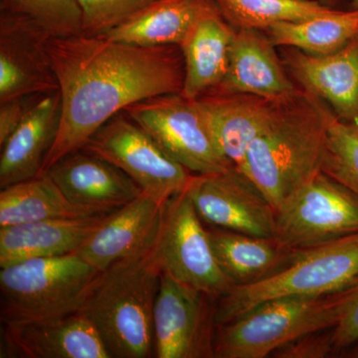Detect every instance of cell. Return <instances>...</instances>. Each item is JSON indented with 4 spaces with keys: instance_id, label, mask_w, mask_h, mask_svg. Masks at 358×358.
I'll use <instances>...</instances> for the list:
<instances>
[{
    "instance_id": "obj_27",
    "label": "cell",
    "mask_w": 358,
    "mask_h": 358,
    "mask_svg": "<svg viewBox=\"0 0 358 358\" xmlns=\"http://www.w3.org/2000/svg\"><path fill=\"white\" fill-rule=\"evenodd\" d=\"M235 29L264 30L282 22H296L322 15L334 8L315 0H214Z\"/></svg>"
},
{
    "instance_id": "obj_35",
    "label": "cell",
    "mask_w": 358,
    "mask_h": 358,
    "mask_svg": "<svg viewBox=\"0 0 358 358\" xmlns=\"http://www.w3.org/2000/svg\"><path fill=\"white\" fill-rule=\"evenodd\" d=\"M350 9H358V0H352Z\"/></svg>"
},
{
    "instance_id": "obj_18",
    "label": "cell",
    "mask_w": 358,
    "mask_h": 358,
    "mask_svg": "<svg viewBox=\"0 0 358 358\" xmlns=\"http://www.w3.org/2000/svg\"><path fill=\"white\" fill-rule=\"evenodd\" d=\"M293 96L273 100L250 94L208 93L199 101L208 115L221 154L231 166L241 169L250 145L275 122Z\"/></svg>"
},
{
    "instance_id": "obj_23",
    "label": "cell",
    "mask_w": 358,
    "mask_h": 358,
    "mask_svg": "<svg viewBox=\"0 0 358 358\" xmlns=\"http://www.w3.org/2000/svg\"><path fill=\"white\" fill-rule=\"evenodd\" d=\"M209 238L219 267L233 286H245L277 272L293 251L275 238L259 237L213 227Z\"/></svg>"
},
{
    "instance_id": "obj_6",
    "label": "cell",
    "mask_w": 358,
    "mask_h": 358,
    "mask_svg": "<svg viewBox=\"0 0 358 358\" xmlns=\"http://www.w3.org/2000/svg\"><path fill=\"white\" fill-rule=\"evenodd\" d=\"M336 322L334 294L272 299L216 327L214 357H267L301 336L333 329Z\"/></svg>"
},
{
    "instance_id": "obj_10",
    "label": "cell",
    "mask_w": 358,
    "mask_h": 358,
    "mask_svg": "<svg viewBox=\"0 0 358 358\" xmlns=\"http://www.w3.org/2000/svg\"><path fill=\"white\" fill-rule=\"evenodd\" d=\"M83 150L109 160L143 193L164 203L185 192L192 176L124 112L101 127Z\"/></svg>"
},
{
    "instance_id": "obj_2",
    "label": "cell",
    "mask_w": 358,
    "mask_h": 358,
    "mask_svg": "<svg viewBox=\"0 0 358 358\" xmlns=\"http://www.w3.org/2000/svg\"><path fill=\"white\" fill-rule=\"evenodd\" d=\"M334 117L326 103L301 90L250 145L239 171L275 210L322 171Z\"/></svg>"
},
{
    "instance_id": "obj_14",
    "label": "cell",
    "mask_w": 358,
    "mask_h": 358,
    "mask_svg": "<svg viewBox=\"0 0 358 358\" xmlns=\"http://www.w3.org/2000/svg\"><path fill=\"white\" fill-rule=\"evenodd\" d=\"M166 204L141 193L108 214L76 253L101 272L122 261L148 255L159 237Z\"/></svg>"
},
{
    "instance_id": "obj_31",
    "label": "cell",
    "mask_w": 358,
    "mask_h": 358,
    "mask_svg": "<svg viewBox=\"0 0 358 358\" xmlns=\"http://www.w3.org/2000/svg\"><path fill=\"white\" fill-rule=\"evenodd\" d=\"M336 322L331 331L334 352L358 341V280L348 288L334 294Z\"/></svg>"
},
{
    "instance_id": "obj_29",
    "label": "cell",
    "mask_w": 358,
    "mask_h": 358,
    "mask_svg": "<svg viewBox=\"0 0 358 358\" xmlns=\"http://www.w3.org/2000/svg\"><path fill=\"white\" fill-rule=\"evenodd\" d=\"M322 171L358 197V120L343 122L334 115Z\"/></svg>"
},
{
    "instance_id": "obj_4",
    "label": "cell",
    "mask_w": 358,
    "mask_h": 358,
    "mask_svg": "<svg viewBox=\"0 0 358 358\" xmlns=\"http://www.w3.org/2000/svg\"><path fill=\"white\" fill-rule=\"evenodd\" d=\"M101 273L77 253L30 259L1 268L2 324L83 312Z\"/></svg>"
},
{
    "instance_id": "obj_25",
    "label": "cell",
    "mask_w": 358,
    "mask_h": 358,
    "mask_svg": "<svg viewBox=\"0 0 358 358\" xmlns=\"http://www.w3.org/2000/svg\"><path fill=\"white\" fill-rule=\"evenodd\" d=\"M206 1L157 0L103 37L136 46H179Z\"/></svg>"
},
{
    "instance_id": "obj_28",
    "label": "cell",
    "mask_w": 358,
    "mask_h": 358,
    "mask_svg": "<svg viewBox=\"0 0 358 358\" xmlns=\"http://www.w3.org/2000/svg\"><path fill=\"white\" fill-rule=\"evenodd\" d=\"M0 11L30 18L51 37L83 34V18L78 0H0Z\"/></svg>"
},
{
    "instance_id": "obj_19",
    "label": "cell",
    "mask_w": 358,
    "mask_h": 358,
    "mask_svg": "<svg viewBox=\"0 0 358 358\" xmlns=\"http://www.w3.org/2000/svg\"><path fill=\"white\" fill-rule=\"evenodd\" d=\"M73 203L114 211L140 196V186L109 160L79 150L45 173Z\"/></svg>"
},
{
    "instance_id": "obj_21",
    "label": "cell",
    "mask_w": 358,
    "mask_h": 358,
    "mask_svg": "<svg viewBox=\"0 0 358 358\" xmlns=\"http://www.w3.org/2000/svg\"><path fill=\"white\" fill-rule=\"evenodd\" d=\"M61 122L59 91L40 99L1 148L0 187L39 176L50 152Z\"/></svg>"
},
{
    "instance_id": "obj_15",
    "label": "cell",
    "mask_w": 358,
    "mask_h": 358,
    "mask_svg": "<svg viewBox=\"0 0 358 358\" xmlns=\"http://www.w3.org/2000/svg\"><path fill=\"white\" fill-rule=\"evenodd\" d=\"M285 67L294 83L320 99L343 122L358 120V34L327 56L281 47Z\"/></svg>"
},
{
    "instance_id": "obj_20",
    "label": "cell",
    "mask_w": 358,
    "mask_h": 358,
    "mask_svg": "<svg viewBox=\"0 0 358 358\" xmlns=\"http://www.w3.org/2000/svg\"><path fill=\"white\" fill-rule=\"evenodd\" d=\"M234 32L235 28L225 20L214 0H207L179 45L185 71L181 95L195 100L222 82L227 72Z\"/></svg>"
},
{
    "instance_id": "obj_34",
    "label": "cell",
    "mask_w": 358,
    "mask_h": 358,
    "mask_svg": "<svg viewBox=\"0 0 358 358\" xmlns=\"http://www.w3.org/2000/svg\"><path fill=\"white\" fill-rule=\"evenodd\" d=\"M315 1L334 9H350L352 0H315Z\"/></svg>"
},
{
    "instance_id": "obj_16",
    "label": "cell",
    "mask_w": 358,
    "mask_h": 358,
    "mask_svg": "<svg viewBox=\"0 0 358 358\" xmlns=\"http://www.w3.org/2000/svg\"><path fill=\"white\" fill-rule=\"evenodd\" d=\"M1 357L110 358L84 312L4 324Z\"/></svg>"
},
{
    "instance_id": "obj_8",
    "label": "cell",
    "mask_w": 358,
    "mask_h": 358,
    "mask_svg": "<svg viewBox=\"0 0 358 358\" xmlns=\"http://www.w3.org/2000/svg\"><path fill=\"white\" fill-rule=\"evenodd\" d=\"M358 232V197L320 171L275 210L274 238L289 251Z\"/></svg>"
},
{
    "instance_id": "obj_33",
    "label": "cell",
    "mask_w": 358,
    "mask_h": 358,
    "mask_svg": "<svg viewBox=\"0 0 358 358\" xmlns=\"http://www.w3.org/2000/svg\"><path fill=\"white\" fill-rule=\"evenodd\" d=\"M43 96L38 94L18 96L0 102V145L20 126Z\"/></svg>"
},
{
    "instance_id": "obj_22",
    "label": "cell",
    "mask_w": 358,
    "mask_h": 358,
    "mask_svg": "<svg viewBox=\"0 0 358 358\" xmlns=\"http://www.w3.org/2000/svg\"><path fill=\"white\" fill-rule=\"evenodd\" d=\"M108 214L0 227V268L30 259L76 253Z\"/></svg>"
},
{
    "instance_id": "obj_11",
    "label": "cell",
    "mask_w": 358,
    "mask_h": 358,
    "mask_svg": "<svg viewBox=\"0 0 358 358\" xmlns=\"http://www.w3.org/2000/svg\"><path fill=\"white\" fill-rule=\"evenodd\" d=\"M217 299L162 273L154 313L157 358H215Z\"/></svg>"
},
{
    "instance_id": "obj_32",
    "label": "cell",
    "mask_w": 358,
    "mask_h": 358,
    "mask_svg": "<svg viewBox=\"0 0 358 358\" xmlns=\"http://www.w3.org/2000/svg\"><path fill=\"white\" fill-rule=\"evenodd\" d=\"M334 352L331 329L306 334L275 352L281 358H322Z\"/></svg>"
},
{
    "instance_id": "obj_9",
    "label": "cell",
    "mask_w": 358,
    "mask_h": 358,
    "mask_svg": "<svg viewBox=\"0 0 358 358\" xmlns=\"http://www.w3.org/2000/svg\"><path fill=\"white\" fill-rule=\"evenodd\" d=\"M160 272L218 299L233 285L219 267L203 221L186 192L166 202L159 237L150 252Z\"/></svg>"
},
{
    "instance_id": "obj_12",
    "label": "cell",
    "mask_w": 358,
    "mask_h": 358,
    "mask_svg": "<svg viewBox=\"0 0 358 358\" xmlns=\"http://www.w3.org/2000/svg\"><path fill=\"white\" fill-rule=\"evenodd\" d=\"M185 192L203 223L253 236L274 238V207L236 167L222 173L192 174Z\"/></svg>"
},
{
    "instance_id": "obj_17",
    "label": "cell",
    "mask_w": 358,
    "mask_h": 358,
    "mask_svg": "<svg viewBox=\"0 0 358 358\" xmlns=\"http://www.w3.org/2000/svg\"><path fill=\"white\" fill-rule=\"evenodd\" d=\"M277 48L263 30L235 29L227 72L209 93L250 94L273 100L300 93Z\"/></svg>"
},
{
    "instance_id": "obj_3",
    "label": "cell",
    "mask_w": 358,
    "mask_h": 358,
    "mask_svg": "<svg viewBox=\"0 0 358 358\" xmlns=\"http://www.w3.org/2000/svg\"><path fill=\"white\" fill-rule=\"evenodd\" d=\"M162 272L152 255L122 261L101 273L83 312L110 357L148 358Z\"/></svg>"
},
{
    "instance_id": "obj_7",
    "label": "cell",
    "mask_w": 358,
    "mask_h": 358,
    "mask_svg": "<svg viewBox=\"0 0 358 358\" xmlns=\"http://www.w3.org/2000/svg\"><path fill=\"white\" fill-rule=\"evenodd\" d=\"M124 112L190 173H217L234 167L219 150L199 99L181 94L157 96L134 103Z\"/></svg>"
},
{
    "instance_id": "obj_5",
    "label": "cell",
    "mask_w": 358,
    "mask_h": 358,
    "mask_svg": "<svg viewBox=\"0 0 358 358\" xmlns=\"http://www.w3.org/2000/svg\"><path fill=\"white\" fill-rule=\"evenodd\" d=\"M358 280V232L315 248L293 251L277 272L245 286H233L217 300L216 324H227L259 303L282 296H324Z\"/></svg>"
},
{
    "instance_id": "obj_26",
    "label": "cell",
    "mask_w": 358,
    "mask_h": 358,
    "mask_svg": "<svg viewBox=\"0 0 358 358\" xmlns=\"http://www.w3.org/2000/svg\"><path fill=\"white\" fill-rule=\"evenodd\" d=\"M278 47L327 56L343 48L358 34V9L333 11L296 22H282L263 30Z\"/></svg>"
},
{
    "instance_id": "obj_24",
    "label": "cell",
    "mask_w": 358,
    "mask_h": 358,
    "mask_svg": "<svg viewBox=\"0 0 358 358\" xmlns=\"http://www.w3.org/2000/svg\"><path fill=\"white\" fill-rule=\"evenodd\" d=\"M110 212L73 203L47 174L6 186L0 192V227Z\"/></svg>"
},
{
    "instance_id": "obj_30",
    "label": "cell",
    "mask_w": 358,
    "mask_h": 358,
    "mask_svg": "<svg viewBox=\"0 0 358 358\" xmlns=\"http://www.w3.org/2000/svg\"><path fill=\"white\" fill-rule=\"evenodd\" d=\"M157 0H78L83 34L103 36Z\"/></svg>"
},
{
    "instance_id": "obj_1",
    "label": "cell",
    "mask_w": 358,
    "mask_h": 358,
    "mask_svg": "<svg viewBox=\"0 0 358 358\" xmlns=\"http://www.w3.org/2000/svg\"><path fill=\"white\" fill-rule=\"evenodd\" d=\"M47 48L58 80L61 122L40 176L82 150L129 106L181 94L185 85V59L178 45L143 47L80 34L49 37Z\"/></svg>"
},
{
    "instance_id": "obj_13",
    "label": "cell",
    "mask_w": 358,
    "mask_h": 358,
    "mask_svg": "<svg viewBox=\"0 0 358 358\" xmlns=\"http://www.w3.org/2000/svg\"><path fill=\"white\" fill-rule=\"evenodd\" d=\"M51 37L26 16L0 11V102L58 91L47 40Z\"/></svg>"
}]
</instances>
